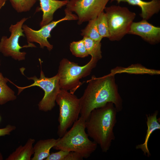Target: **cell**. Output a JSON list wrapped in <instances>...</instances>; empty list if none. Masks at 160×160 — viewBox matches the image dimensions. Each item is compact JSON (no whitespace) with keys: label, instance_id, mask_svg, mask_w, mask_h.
Wrapping results in <instances>:
<instances>
[{"label":"cell","instance_id":"1","mask_svg":"<svg viewBox=\"0 0 160 160\" xmlns=\"http://www.w3.org/2000/svg\"><path fill=\"white\" fill-rule=\"evenodd\" d=\"M115 74H110L100 77L93 76L87 81V86L79 98L80 117L85 120L93 109L109 102L112 103L117 112L123 108V101L115 82Z\"/></svg>","mask_w":160,"mask_h":160},{"label":"cell","instance_id":"2","mask_svg":"<svg viewBox=\"0 0 160 160\" xmlns=\"http://www.w3.org/2000/svg\"><path fill=\"white\" fill-rule=\"evenodd\" d=\"M117 112L114 104L109 102L92 110L85 120L87 134L103 152H107L115 140L113 129Z\"/></svg>","mask_w":160,"mask_h":160},{"label":"cell","instance_id":"3","mask_svg":"<svg viewBox=\"0 0 160 160\" xmlns=\"http://www.w3.org/2000/svg\"><path fill=\"white\" fill-rule=\"evenodd\" d=\"M85 120L80 117L71 129L57 139L52 148L56 150L74 151L87 159L96 150L97 144L90 140L86 131Z\"/></svg>","mask_w":160,"mask_h":160},{"label":"cell","instance_id":"4","mask_svg":"<svg viewBox=\"0 0 160 160\" xmlns=\"http://www.w3.org/2000/svg\"><path fill=\"white\" fill-rule=\"evenodd\" d=\"M98 60L91 57L90 60L86 65L80 66L67 58L62 59L60 62L57 74L60 89L74 94L83 84L80 80L90 74Z\"/></svg>","mask_w":160,"mask_h":160},{"label":"cell","instance_id":"5","mask_svg":"<svg viewBox=\"0 0 160 160\" xmlns=\"http://www.w3.org/2000/svg\"><path fill=\"white\" fill-rule=\"evenodd\" d=\"M55 102L59 108L57 133L61 137L79 119L81 109L80 100L74 94L60 89Z\"/></svg>","mask_w":160,"mask_h":160},{"label":"cell","instance_id":"6","mask_svg":"<svg viewBox=\"0 0 160 160\" xmlns=\"http://www.w3.org/2000/svg\"><path fill=\"white\" fill-rule=\"evenodd\" d=\"M105 11L109 29V39L111 41L121 40L129 30L136 16L135 13L128 9L119 6L105 7Z\"/></svg>","mask_w":160,"mask_h":160},{"label":"cell","instance_id":"7","mask_svg":"<svg viewBox=\"0 0 160 160\" xmlns=\"http://www.w3.org/2000/svg\"><path fill=\"white\" fill-rule=\"evenodd\" d=\"M27 78L33 80L34 82L30 85L23 87L18 86L9 80V81L18 89V95L25 89L31 87L37 86L41 88L44 92V95L38 104L39 109L45 112L51 111L55 105L56 98L60 89L57 75L56 74L51 77H46L41 69L39 78L35 76Z\"/></svg>","mask_w":160,"mask_h":160},{"label":"cell","instance_id":"8","mask_svg":"<svg viewBox=\"0 0 160 160\" xmlns=\"http://www.w3.org/2000/svg\"><path fill=\"white\" fill-rule=\"evenodd\" d=\"M28 19V17H23L15 24H11L9 28L11 33L9 37L5 36L1 37L0 40V52L4 56L11 57L18 61L23 60L25 59L26 53L21 52L20 49L23 48L36 47L32 43H28V45L23 47L19 43L21 36H25L22 26Z\"/></svg>","mask_w":160,"mask_h":160},{"label":"cell","instance_id":"9","mask_svg":"<svg viewBox=\"0 0 160 160\" xmlns=\"http://www.w3.org/2000/svg\"><path fill=\"white\" fill-rule=\"evenodd\" d=\"M65 17L57 21H52L38 30H33L26 24H23L22 28L28 43H37L39 44L41 48L43 49L46 47L49 51H51L53 49V45L49 42L47 39L51 37L50 33L52 30L63 21L78 20L76 15L73 14L67 8L65 9Z\"/></svg>","mask_w":160,"mask_h":160},{"label":"cell","instance_id":"10","mask_svg":"<svg viewBox=\"0 0 160 160\" xmlns=\"http://www.w3.org/2000/svg\"><path fill=\"white\" fill-rule=\"evenodd\" d=\"M110 0H70L66 8L76 13L78 17L77 23L81 25L97 17L104 9Z\"/></svg>","mask_w":160,"mask_h":160},{"label":"cell","instance_id":"11","mask_svg":"<svg viewBox=\"0 0 160 160\" xmlns=\"http://www.w3.org/2000/svg\"><path fill=\"white\" fill-rule=\"evenodd\" d=\"M128 34L139 36L151 44H157L160 41V28L144 19L138 22H133Z\"/></svg>","mask_w":160,"mask_h":160},{"label":"cell","instance_id":"12","mask_svg":"<svg viewBox=\"0 0 160 160\" xmlns=\"http://www.w3.org/2000/svg\"><path fill=\"white\" fill-rule=\"evenodd\" d=\"M39 9L43 12L42 19L39 25L42 27L53 21V15L58 9L66 5L68 0H39Z\"/></svg>","mask_w":160,"mask_h":160},{"label":"cell","instance_id":"13","mask_svg":"<svg viewBox=\"0 0 160 160\" xmlns=\"http://www.w3.org/2000/svg\"><path fill=\"white\" fill-rule=\"evenodd\" d=\"M116 1L119 4L121 2H126L130 5L137 6L141 9L140 16L143 19L147 20L154 15L159 12L160 10V0H152L145 1L142 0H111Z\"/></svg>","mask_w":160,"mask_h":160},{"label":"cell","instance_id":"14","mask_svg":"<svg viewBox=\"0 0 160 160\" xmlns=\"http://www.w3.org/2000/svg\"><path fill=\"white\" fill-rule=\"evenodd\" d=\"M158 113V111H156L151 115H146L147 129L145 141L143 143L138 145L136 147V149L141 150L143 152V154L148 157L151 155L148 147L149 139L153 132L156 130L160 129V124L159 119L157 118Z\"/></svg>","mask_w":160,"mask_h":160},{"label":"cell","instance_id":"15","mask_svg":"<svg viewBox=\"0 0 160 160\" xmlns=\"http://www.w3.org/2000/svg\"><path fill=\"white\" fill-rule=\"evenodd\" d=\"M57 139L53 138L41 140L38 141L33 146L34 153L31 160H42L50 154V151L55 145Z\"/></svg>","mask_w":160,"mask_h":160},{"label":"cell","instance_id":"16","mask_svg":"<svg viewBox=\"0 0 160 160\" xmlns=\"http://www.w3.org/2000/svg\"><path fill=\"white\" fill-rule=\"evenodd\" d=\"M34 139L29 138L23 146L20 145L9 155L6 160H30L34 153Z\"/></svg>","mask_w":160,"mask_h":160},{"label":"cell","instance_id":"17","mask_svg":"<svg viewBox=\"0 0 160 160\" xmlns=\"http://www.w3.org/2000/svg\"><path fill=\"white\" fill-rule=\"evenodd\" d=\"M126 73L129 74H145L151 75H158L160 73L159 70L149 69L139 64H132L128 67H117L112 69L111 73L114 74Z\"/></svg>","mask_w":160,"mask_h":160},{"label":"cell","instance_id":"18","mask_svg":"<svg viewBox=\"0 0 160 160\" xmlns=\"http://www.w3.org/2000/svg\"><path fill=\"white\" fill-rule=\"evenodd\" d=\"M9 79L4 77L0 72V105L15 100L17 96L14 91L7 85Z\"/></svg>","mask_w":160,"mask_h":160},{"label":"cell","instance_id":"19","mask_svg":"<svg viewBox=\"0 0 160 160\" xmlns=\"http://www.w3.org/2000/svg\"><path fill=\"white\" fill-rule=\"evenodd\" d=\"M85 28L81 30V35L83 37L89 38L95 41L100 42L102 38L99 33L97 17L90 20Z\"/></svg>","mask_w":160,"mask_h":160},{"label":"cell","instance_id":"20","mask_svg":"<svg viewBox=\"0 0 160 160\" xmlns=\"http://www.w3.org/2000/svg\"><path fill=\"white\" fill-rule=\"evenodd\" d=\"M82 39L89 55L99 60L101 59L102 55L100 42L95 41L87 37H83Z\"/></svg>","mask_w":160,"mask_h":160},{"label":"cell","instance_id":"21","mask_svg":"<svg viewBox=\"0 0 160 160\" xmlns=\"http://www.w3.org/2000/svg\"><path fill=\"white\" fill-rule=\"evenodd\" d=\"M97 25L100 35L102 38L110 36V31L107 17L104 11L101 12L97 17Z\"/></svg>","mask_w":160,"mask_h":160},{"label":"cell","instance_id":"22","mask_svg":"<svg viewBox=\"0 0 160 160\" xmlns=\"http://www.w3.org/2000/svg\"><path fill=\"white\" fill-rule=\"evenodd\" d=\"M14 9L18 13L29 11L36 0H9Z\"/></svg>","mask_w":160,"mask_h":160},{"label":"cell","instance_id":"23","mask_svg":"<svg viewBox=\"0 0 160 160\" xmlns=\"http://www.w3.org/2000/svg\"><path fill=\"white\" fill-rule=\"evenodd\" d=\"M70 49L72 54L77 57L84 58L89 55L83 39L71 42Z\"/></svg>","mask_w":160,"mask_h":160},{"label":"cell","instance_id":"24","mask_svg":"<svg viewBox=\"0 0 160 160\" xmlns=\"http://www.w3.org/2000/svg\"><path fill=\"white\" fill-rule=\"evenodd\" d=\"M69 151L60 150L59 151L50 153L45 160H64Z\"/></svg>","mask_w":160,"mask_h":160},{"label":"cell","instance_id":"25","mask_svg":"<svg viewBox=\"0 0 160 160\" xmlns=\"http://www.w3.org/2000/svg\"><path fill=\"white\" fill-rule=\"evenodd\" d=\"M83 157L79 153L74 151H69L64 160H82Z\"/></svg>","mask_w":160,"mask_h":160},{"label":"cell","instance_id":"26","mask_svg":"<svg viewBox=\"0 0 160 160\" xmlns=\"http://www.w3.org/2000/svg\"><path fill=\"white\" fill-rule=\"evenodd\" d=\"M16 128L15 126L10 124L7 125L5 127L0 129V137L6 135H9L10 133Z\"/></svg>","mask_w":160,"mask_h":160},{"label":"cell","instance_id":"27","mask_svg":"<svg viewBox=\"0 0 160 160\" xmlns=\"http://www.w3.org/2000/svg\"><path fill=\"white\" fill-rule=\"evenodd\" d=\"M7 0H0V10L4 6Z\"/></svg>","mask_w":160,"mask_h":160},{"label":"cell","instance_id":"28","mask_svg":"<svg viewBox=\"0 0 160 160\" xmlns=\"http://www.w3.org/2000/svg\"><path fill=\"white\" fill-rule=\"evenodd\" d=\"M3 159V155L1 152H0V160H2Z\"/></svg>","mask_w":160,"mask_h":160},{"label":"cell","instance_id":"29","mask_svg":"<svg viewBox=\"0 0 160 160\" xmlns=\"http://www.w3.org/2000/svg\"><path fill=\"white\" fill-rule=\"evenodd\" d=\"M1 65V61H0V65Z\"/></svg>","mask_w":160,"mask_h":160},{"label":"cell","instance_id":"30","mask_svg":"<svg viewBox=\"0 0 160 160\" xmlns=\"http://www.w3.org/2000/svg\"><path fill=\"white\" fill-rule=\"evenodd\" d=\"M1 118L0 116V121H1Z\"/></svg>","mask_w":160,"mask_h":160}]
</instances>
